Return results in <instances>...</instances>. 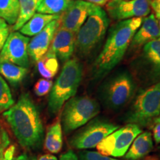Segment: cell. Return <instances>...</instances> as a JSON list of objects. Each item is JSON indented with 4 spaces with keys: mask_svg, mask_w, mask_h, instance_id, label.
Masks as SVG:
<instances>
[{
    "mask_svg": "<svg viewBox=\"0 0 160 160\" xmlns=\"http://www.w3.org/2000/svg\"><path fill=\"white\" fill-rule=\"evenodd\" d=\"M19 143L28 150L38 149L44 138V128L37 107L27 93L2 113Z\"/></svg>",
    "mask_w": 160,
    "mask_h": 160,
    "instance_id": "cell-1",
    "label": "cell"
},
{
    "mask_svg": "<svg viewBox=\"0 0 160 160\" xmlns=\"http://www.w3.org/2000/svg\"><path fill=\"white\" fill-rule=\"evenodd\" d=\"M142 22V18L136 17L120 21L111 28L102 51L93 63V77H105L120 62Z\"/></svg>",
    "mask_w": 160,
    "mask_h": 160,
    "instance_id": "cell-2",
    "label": "cell"
},
{
    "mask_svg": "<svg viewBox=\"0 0 160 160\" xmlns=\"http://www.w3.org/2000/svg\"><path fill=\"white\" fill-rule=\"evenodd\" d=\"M82 78V67L76 59H69L53 84L48 98V111L52 115L59 113L68 100L77 93Z\"/></svg>",
    "mask_w": 160,
    "mask_h": 160,
    "instance_id": "cell-3",
    "label": "cell"
},
{
    "mask_svg": "<svg viewBox=\"0 0 160 160\" xmlns=\"http://www.w3.org/2000/svg\"><path fill=\"white\" fill-rule=\"evenodd\" d=\"M107 13L93 4L87 19L77 33L75 48L81 55H88L105 35L109 25Z\"/></svg>",
    "mask_w": 160,
    "mask_h": 160,
    "instance_id": "cell-4",
    "label": "cell"
},
{
    "mask_svg": "<svg viewBox=\"0 0 160 160\" xmlns=\"http://www.w3.org/2000/svg\"><path fill=\"white\" fill-rule=\"evenodd\" d=\"M100 111L99 105L89 97H73L65 102L62 113V126L65 134L82 127Z\"/></svg>",
    "mask_w": 160,
    "mask_h": 160,
    "instance_id": "cell-5",
    "label": "cell"
},
{
    "mask_svg": "<svg viewBox=\"0 0 160 160\" xmlns=\"http://www.w3.org/2000/svg\"><path fill=\"white\" fill-rule=\"evenodd\" d=\"M160 113V81L139 93L125 115L128 124L139 127L149 125Z\"/></svg>",
    "mask_w": 160,
    "mask_h": 160,
    "instance_id": "cell-6",
    "label": "cell"
},
{
    "mask_svg": "<svg viewBox=\"0 0 160 160\" xmlns=\"http://www.w3.org/2000/svg\"><path fill=\"white\" fill-rule=\"evenodd\" d=\"M135 91V82L128 71L118 73L106 82L102 91L104 104L111 110L124 107L131 100Z\"/></svg>",
    "mask_w": 160,
    "mask_h": 160,
    "instance_id": "cell-7",
    "label": "cell"
},
{
    "mask_svg": "<svg viewBox=\"0 0 160 160\" xmlns=\"http://www.w3.org/2000/svg\"><path fill=\"white\" fill-rule=\"evenodd\" d=\"M119 126L105 119H91L79 131L77 132L69 142L77 149H89L97 146Z\"/></svg>",
    "mask_w": 160,
    "mask_h": 160,
    "instance_id": "cell-8",
    "label": "cell"
},
{
    "mask_svg": "<svg viewBox=\"0 0 160 160\" xmlns=\"http://www.w3.org/2000/svg\"><path fill=\"white\" fill-rule=\"evenodd\" d=\"M142 132L141 127L128 124L105 137L97 146L98 152L111 157H124L136 137Z\"/></svg>",
    "mask_w": 160,
    "mask_h": 160,
    "instance_id": "cell-9",
    "label": "cell"
},
{
    "mask_svg": "<svg viewBox=\"0 0 160 160\" xmlns=\"http://www.w3.org/2000/svg\"><path fill=\"white\" fill-rule=\"evenodd\" d=\"M105 8L109 17L118 21L147 17L151 10L150 0H110Z\"/></svg>",
    "mask_w": 160,
    "mask_h": 160,
    "instance_id": "cell-10",
    "label": "cell"
},
{
    "mask_svg": "<svg viewBox=\"0 0 160 160\" xmlns=\"http://www.w3.org/2000/svg\"><path fill=\"white\" fill-rule=\"evenodd\" d=\"M29 42V37L20 32L12 31L0 51V59L28 68L29 66L28 53Z\"/></svg>",
    "mask_w": 160,
    "mask_h": 160,
    "instance_id": "cell-11",
    "label": "cell"
},
{
    "mask_svg": "<svg viewBox=\"0 0 160 160\" xmlns=\"http://www.w3.org/2000/svg\"><path fill=\"white\" fill-rule=\"evenodd\" d=\"M93 4L84 0H73L60 15L59 27L77 33L85 23Z\"/></svg>",
    "mask_w": 160,
    "mask_h": 160,
    "instance_id": "cell-12",
    "label": "cell"
},
{
    "mask_svg": "<svg viewBox=\"0 0 160 160\" xmlns=\"http://www.w3.org/2000/svg\"><path fill=\"white\" fill-rule=\"evenodd\" d=\"M59 19L53 20L46 25L42 31L30 40L28 46V53L33 61L37 62L48 51L56 31L59 28Z\"/></svg>",
    "mask_w": 160,
    "mask_h": 160,
    "instance_id": "cell-13",
    "label": "cell"
},
{
    "mask_svg": "<svg viewBox=\"0 0 160 160\" xmlns=\"http://www.w3.org/2000/svg\"><path fill=\"white\" fill-rule=\"evenodd\" d=\"M77 33L59 27L52 40L49 50L55 53L58 59L66 62L71 59L75 49Z\"/></svg>",
    "mask_w": 160,
    "mask_h": 160,
    "instance_id": "cell-14",
    "label": "cell"
},
{
    "mask_svg": "<svg viewBox=\"0 0 160 160\" xmlns=\"http://www.w3.org/2000/svg\"><path fill=\"white\" fill-rule=\"evenodd\" d=\"M160 38L159 22L154 14L142 19V22L131 40V47L139 48L149 42Z\"/></svg>",
    "mask_w": 160,
    "mask_h": 160,
    "instance_id": "cell-15",
    "label": "cell"
},
{
    "mask_svg": "<svg viewBox=\"0 0 160 160\" xmlns=\"http://www.w3.org/2000/svg\"><path fill=\"white\" fill-rule=\"evenodd\" d=\"M153 148L151 133L148 131L141 132L133 140L124 157L127 160H139L148 154Z\"/></svg>",
    "mask_w": 160,
    "mask_h": 160,
    "instance_id": "cell-16",
    "label": "cell"
},
{
    "mask_svg": "<svg viewBox=\"0 0 160 160\" xmlns=\"http://www.w3.org/2000/svg\"><path fill=\"white\" fill-rule=\"evenodd\" d=\"M60 15H50L35 13L28 21L19 29L22 34L28 37H34L53 20L59 19Z\"/></svg>",
    "mask_w": 160,
    "mask_h": 160,
    "instance_id": "cell-17",
    "label": "cell"
},
{
    "mask_svg": "<svg viewBox=\"0 0 160 160\" xmlns=\"http://www.w3.org/2000/svg\"><path fill=\"white\" fill-rule=\"evenodd\" d=\"M27 68L21 67L0 59V74L11 85H17L25 79L28 73Z\"/></svg>",
    "mask_w": 160,
    "mask_h": 160,
    "instance_id": "cell-18",
    "label": "cell"
},
{
    "mask_svg": "<svg viewBox=\"0 0 160 160\" xmlns=\"http://www.w3.org/2000/svg\"><path fill=\"white\" fill-rule=\"evenodd\" d=\"M37 68L40 75L45 79H51L54 77L59 71V62L55 53L48 50L37 61Z\"/></svg>",
    "mask_w": 160,
    "mask_h": 160,
    "instance_id": "cell-19",
    "label": "cell"
},
{
    "mask_svg": "<svg viewBox=\"0 0 160 160\" xmlns=\"http://www.w3.org/2000/svg\"><path fill=\"white\" fill-rule=\"evenodd\" d=\"M45 147L51 153H57L62 148V129L59 121L50 126L45 139Z\"/></svg>",
    "mask_w": 160,
    "mask_h": 160,
    "instance_id": "cell-20",
    "label": "cell"
},
{
    "mask_svg": "<svg viewBox=\"0 0 160 160\" xmlns=\"http://www.w3.org/2000/svg\"><path fill=\"white\" fill-rule=\"evenodd\" d=\"M144 55L156 77H160V38L144 45Z\"/></svg>",
    "mask_w": 160,
    "mask_h": 160,
    "instance_id": "cell-21",
    "label": "cell"
},
{
    "mask_svg": "<svg viewBox=\"0 0 160 160\" xmlns=\"http://www.w3.org/2000/svg\"><path fill=\"white\" fill-rule=\"evenodd\" d=\"M73 0H38L37 11L39 13L61 15Z\"/></svg>",
    "mask_w": 160,
    "mask_h": 160,
    "instance_id": "cell-22",
    "label": "cell"
},
{
    "mask_svg": "<svg viewBox=\"0 0 160 160\" xmlns=\"http://www.w3.org/2000/svg\"><path fill=\"white\" fill-rule=\"evenodd\" d=\"M19 11L17 20L12 27V31H19L37 11V0H19Z\"/></svg>",
    "mask_w": 160,
    "mask_h": 160,
    "instance_id": "cell-23",
    "label": "cell"
},
{
    "mask_svg": "<svg viewBox=\"0 0 160 160\" xmlns=\"http://www.w3.org/2000/svg\"><path fill=\"white\" fill-rule=\"evenodd\" d=\"M19 11V0H0V18L8 25H13L16 23Z\"/></svg>",
    "mask_w": 160,
    "mask_h": 160,
    "instance_id": "cell-24",
    "label": "cell"
},
{
    "mask_svg": "<svg viewBox=\"0 0 160 160\" xmlns=\"http://www.w3.org/2000/svg\"><path fill=\"white\" fill-rule=\"evenodd\" d=\"M10 139L7 132L0 126V160H11L15 153V146L10 145Z\"/></svg>",
    "mask_w": 160,
    "mask_h": 160,
    "instance_id": "cell-25",
    "label": "cell"
},
{
    "mask_svg": "<svg viewBox=\"0 0 160 160\" xmlns=\"http://www.w3.org/2000/svg\"><path fill=\"white\" fill-rule=\"evenodd\" d=\"M14 105L8 85L0 76V111H5Z\"/></svg>",
    "mask_w": 160,
    "mask_h": 160,
    "instance_id": "cell-26",
    "label": "cell"
},
{
    "mask_svg": "<svg viewBox=\"0 0 160 160\" xmlns=\"http://www.w3.org/2000/svg\"><path fill=\"white\" fill-rule=\"evenodd\" d=\"M53 82L47 79H40L34 85V93L38 97H43L51 91Z\"/></svg>",
    "mask_w": 160,
    "mask_h": 160,
    "instance_id": "cell-27",
    "label": "cell"
},
{
    "mask_svg": "<svg viewBox=\"0 0 160 160\" xmlns=\"http://www.w3.org/2000/svg\"><path fill=\"white\" fill-rule=\"evenodd\" d=\"M81 160H118L114 158L102 154L99 152L86 151L80 153Z\"/></svg>",
    "mask_w": 160,
    "mask_h": 160,
    "instance_id": "cell-28",
    "label": "cell"
},
{
    "mask_svg": "<svg viewBox=\"0 0 160 160\" xmlns=\"http://www.w3.org/2000/svg\"><path fill=\"white\" fill-rule=\"evenodd\" d=\"M10 34L8 24L2 18H0V51L2 49L6 40Z\"/></svg>",
    "mask_w": 160,
    "mask_h": 160,
    "instance_id": "cell-29",
    "label": "cell"
},
{
    "mask_svg": "<svg viewBox=\"0 0 160 160\" xmlns=\"http://www.w3.org/2000/svg\"><path fill=\"white\" fill-rule=\"evenodd\" d=\"M150 5L151 8L153 10L156 18L159 19L160 18V0H150Z\"/></svg>",
    "mask_w": 160,
    "mask_h": 160,
    "instance_id": "cell-30",
    "label": "cell"
},
{
    "mask_svg": "<svg viewBox=\"0 0 160 160\" xmlns=\"http://www.w3.org/2000/svg\"><path fill=\"white\" fill-rule=\"evenodd\" d=\"M153 137L156 143H160V122L155 124L153 128Z\"/></svg>",
    "mask_w": 160,
    "mask_h": 160,
    "instance_id": "cell-31",
    "label": "cell"
},
{
    "mask_svg": "<svg viewBox=\"0 0 160 160\" xmlns=\"http://www.w3.org/2000/svg\"><path fill=\"white\" fill-rule=\"evenodd\" d=\"M59 160H79L77 156L72 151H68L66 153H63L59 158Z\"/></svg>",
    "mask_w": 160,
    "mask_h": 160,
    "instance_id": "cell-32",
    "label": "cell"
},
{
    "mask_svg": "<svg viewBox=\"0 0 160 160\" xmlns=\"http://www.w3.org/2000/svg\"><path fill=\"white\" fill-rule=\"evenodd\" d=\"M84 1L88 2L94 4V5H97L99 6H102V5H105V4L108 2V0H84Z\"/></svg>",
    "mask_w": 160,
    "mask_h": 160,
    "instance_id": "cell-33",
    "label": "cell"
},
{
    "mask_svg": "<svg viewBox=\"0 0 160 160\" xmlns=\"http://www.w3.org/2000/svg\"><path fill=\"white\" fill-rule=\"evenodd\" d=\"M11 160H35V159L31 157H29V156L25 154V153H24V154L20 155L17 157H13Z\"/></svg>",
    "mask_w": 160,
    "mask_h": 160,
    "instance_id": "cell-34",
    "label": "cell"
},
{
    "mask_svg": "<svg viewBox=\"0 0 160 160\" xmlns=\"http://www.w3.org/2000/svg\"><path fill=\"white\" fill-rule=\"evenodd\" d=\"M38 160H57V158L53 155L45 154V155L41 156Z\"/></svg>",
    "mask_w": 160,
    "mask_h": 160,
    "instance_id": "cell-35",
    "label": "cell"
},
{
    "mask_svg": "<svg viewBox=\"0 0 160 160\" xmlns=\"http://www.w3.org/2000/svg\"><path fill=\"white\" fill-rule=\"evenodd\" d=\"M160 122V113H159V117H158L157 119H155V121H154V124H157V123H159Z\"/></svg>",
    "mask_w": 160,
    "mask_h": 160,
    "instance_id": "cell-36",
    "label": "cell"
},
{
    "mask_svg": "<svg viewBox=\"0 0 160 160\" xmlns=\"http://www.w3.org/2000/svg\"><path fill=\"white\" fill-rule=\"evenodd\" d=\"M159 28H160V18H159Z\"/></svg>",
    "mask_w": 160,
    "mask_h": 160,
    "instance_id": "cell-37",
    "label": "cell"
},
{
    "mask_svg": "<svg viewBox=\"0 0 160 160\" xmlns=\"http://www.w3.org/2000/svg\"><path fill=\"white\" fill-rule=\"evenodd\" d=\"M159 156H160V148H159Z\"/></svg>",
    "mask_w": 160,
    "mask_h": 160,
    "instance_id": "cell-38",
    "label": "cell"
},
{
    "mask_svg": "<svg viewBox=\"0 0 160 160\" xmlns=\"http://www.w3.org/2000/svg\"><path fill=\"white\" fill-rule=\"evenodd\" d=\"M37 1H38V0H37Z\"/></svg>",
    "mask_w": 160,
    "mask_h": 160,
    "instance_id": "cell-39",
    "label": "cell"
}]
</instances>
